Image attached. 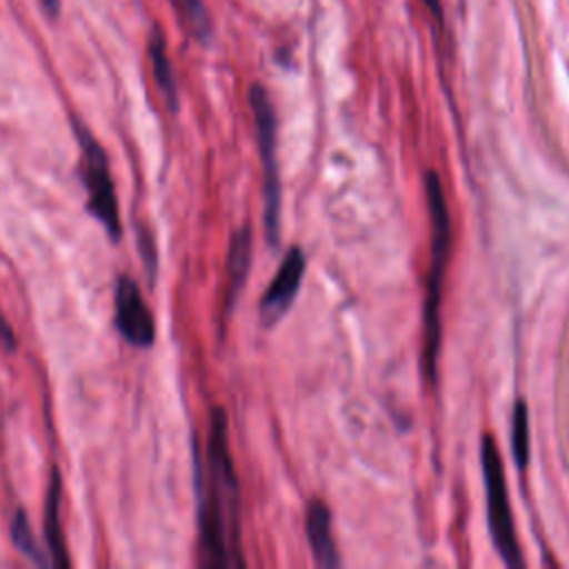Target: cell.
<instances>
[{"instance_id": "obj_1", "label": "cell", "mask_w": 569, "mask_h": 569, "mask_svg": "<svg viewBox=\"0 0 569 569\" xmlns=\"http://www.w3.org/2000/svg\"><path fill=\"white\" fill-rule=\"evenodd\" d=\"M196 489L202 562L211 567L242 565L238 545L240 493L229 451L227 416L222 409H213L211 413L207 462L196 465Z\"/></svg>"}, {"instance_id": "obj_2", "label": "cell", "mask_w": 569, "mask_h": 569, "mask_svg": "<svg viewBox=\"0 0 569 569\" xmlns=\"http://www.w3.org/2000/svg\"><path fill=\"white\" fill-rule=\"evenodd\" d=\"M427 189V204H429V218H431V264H429V278H427V296H425V371L433 380L436 373V360L440 349V298H442V278L449 262V249H451V220L445 202V191L440 184V178L429 171L425 178Z\"/></svg>"}, {"instance_id": "obj_3", "label": "cell", "mask_w": 569, "mask_h": 569, "mask_svg": "<svg viewBox=\"0 0 569 569\" xmlns=\"http://www.w3.org/2000/svg\"><path fill=\"white\" fill-rule=\"evenodd\" d=\"M76 138L80 142V176L87 189V209L104 227L107 236L118 242L122 222L107 151L82 122H76Z\"/></svg>"}, {"instance_id": "obj_4", "label": "cell", "mask_w": 569, "mask_h": 569, "mask_svg": "<svg viewBox=\"0 0 569 569\" xmlns=\"http://www.w3.org/2000/svg\"><path fill=\"white\" fill-rule=\"evenodd\" d=\"M480 460H482V476H485V489H487V513H489V529H491L493 545L507 565L522 567L520 545L516 538V527H513V518H511V509H509V500H507L502 462H500L496 440L491 436H482Z\"/></svg>"}, {"instance_id": "obj_5", "label": "cell", "mask_w": 569, "mask_h": 569, "mask_svg": "<svg viewBox=\"0 0 569 569\" xmlns=\"http://www.w3.org/2000/svg\"><path fill=\"white\" fill-rule=\"evenodd\" d=\"M249 104L253 111L258 151L264 167V229L271 244L278 242L280 231V178L276 160V111L264 87L253 84L249 89Z\"/></svg>"}, {"instance_id": "obj_6", "label": "cell", "mask_w": 569, "mask_h": 569, "mask_svg": "<svg viewBox=\"0 0 569 569\" xmlns=\"http://www.w3.org/2000/svg\"><path fill=\"white\" fill-rule=\"evenodd\" d=\"M113 320L124 342L133 347H151L156 340V322L149 305L142 298L138 282L131 276H120L113 296Z\"/></svg>"}, {"instance_id": "obj_7", "label": "cell", "mask_w": 569, "mask_h": 569, "mask_svg": "<svg viewBox=\"0 0 569 569\" xmlns=\"http://www.w3.org/2000/svg\"><path fill=\"white\" fill-rule=\"evenodd\" d=\"M305 273V253L298 247H291L284 260L280 262L278 273L273 276L269 289L260 302V318L264 325H273L291 307Z\"/></svg>"}, {"instance_id": "obj_8", "label": "cell", "mask_w": 569, "mask_h": 569, "mask_svg": "<svg viewBox=\"0 0 569 569\" xmlns=\"http://www.w3.org/2000/svg\"><path fill=\"white\" fill-rule=\"evenodd\" d=\"M60 498H62V480H60V471L53 467L47 496H44V520H42L44 540L51 556V565L69 567L71 560L67 553V542H64L62 522H60Z\"/></svg>"}, {"instance_id": "obj_9", "label": "cell", "mask_w": 569, "mask_h": 569, "mask_svg": "<svg viewBox=\"0 0 569 569\" xmlns=\"http://www.w3.org/2000/svg\"><path fill=\"white\" fill-rule=\"evenodd\" d=\"M307 536H309V545H311V551H313V558L318 565H322V567L340 565L336 542L331 536V516H329V509L320 500H313L307 509Z\"/></svg>"}, {"instance_id": "obj_10", "label": "cell", "mask_w": 569, "mask_h": 569, "mask_svg": "<svg viewBox=\"0 0 569 569\" xmlns=\"http://www.w3.org/2000/svg\"><path fill=\"white\" fill-rule=\"evenodd\" d=\"M251 262V231L249 227H242L233 233L227 256V287H224V311L229 313L244 280L249 273Z\"/></svg>"}, {"instance_id": "obj_11", "label": "cell", "mask_w": 569, "mask_h": 569, "mask_svg": "<svg viewBox=\"0 0 569 569\" xmlns=\"http://www.w3.org/2000/svg\"><path fill=\"white\" fill-rule=\"evenodd\" d=\"M149 58H151V69H153V78L158 82V89L162 91L169 109L176 111V107H178V82H176V76H173L171 60L167 56L164 36L158 27H153L151 36H149Z\"/></svg>"}, {"instance_id": "obj_12", "label": "cell", "mask_w": 569, "mask_h": 569, "mask_svg": "<svg viewBox=\"0 0 569 569\" xmlns=\"http://www.w3.org/2000/svg\"><path fill=\"white\" fill-rule=\"evenodd\" d=\"M9 536H11L13 547H16L27 560H31L33 565H40V567L51 565V562L47 560V556L42 553V549H40V545H38V540H36V536H33L29 516H27V511H24L22 507L16 509L13 516H11Z\"/></svg>"}, {"instance_id": "obj_13", "label": "cell", "mask_w": 569, "mask_h": 569, "mask_svg": "<svg viewBox=\"0 0 569 569\" xmlns=\"http://www.w3.org/2000/svg\"><path fill=\"white\" fill-rule=\"evenodd\" d=\"M511 451L516 458V465L522 469L529 460V416L527 405L522 400L516 402L511 413Z\"/></svg>"}, {"instance_id": "obj_14", "label": "cell", "mask_w": 569, "mask_h": 569, "mask_svg": "<svg viewBox=\"0 0 569 569\" xmlns=\"http://www.w3.org/2000/svg\"><path fill=\"white\" fill-rule=\"evenodd\" d=\"M182 7H184V13H187L196 36L207 38L211 27H209V16H207V9H204V2L202 0H182Z\"/></svg>"}, {"instance_id": "obj_15", "label": "cell", "mask_w": 569, "mask_h": 569, "mask_svg": "<svg viewBox=\"0 0 569 569\" xmlns=\"http://www.w3.org/2000/svg\"><path fill=\"white\" fill-rule=\"evenodd\" d=\"M138 244H140V258L149 271V278L153 280L156 278V262H158V256H156V244H153V238L147 233V231H138Z\"/></svg>"}, {"instance_id": "obj_16", "label": "cell", "mask_w": 569, "mask_h": 569, "mask_svg": "<svg viewBox=\"0 0 569 569\" xmlns=\"http://www.w3.org/2000/svg\"><path fill=\"white\" fill-rule=\"evenodd\" d=\"M0 347H2L4 351H9V353L16 351V347H18L16 333H13L11 325H9V320H7L4 311H2V307H0Z\"/></svg>"}, {"instance_id": "obj_17", "label": "cell", "mask_w": 569, "mask_h": 569, "mask_svg": "<svg viewBox=\"0 0 569 569\" xmlns=\"http://www.w3.org/2000/svg\"><path fill=\"white\" fill-rule=\"evenodd\" d=\"M40 2H42L44 11H47L51 18L58 16V11H60V0H40Z\"/></svg>"}, {"instance_id": "obj_18", "label": "cell", "mask_w": 569, "mask_h": 569, "mask_svg": "<svg viewBox=\"0 0 569 569\" xmlns=\"http://www.w3.org/2000/svg\"><path fill=\"white\" fill-rule=\"evenodd\" d=\"M425 4L431 9V13L436 18H442V11H440V0H425Z\"/></svg>"}]
</instances>
